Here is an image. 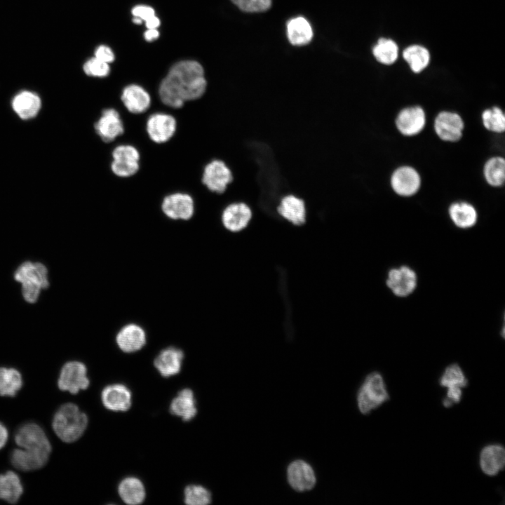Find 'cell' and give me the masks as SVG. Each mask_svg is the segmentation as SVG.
<instances>
[{
  "mask_svg": "<svg viewBox=\"0 0 505 505\" xmlns=\"http://www.w3.org/2000/svg\"><path fill=\"white\" fill-rule=\"evenodd\" d=\"M206 86L202 66L196 61L184 60L171 67L159 86V94L164 105L178 109L186 101L200 98Z\"/></svg>",
  "mask_w": 505,
  "mask_h": 505,
  "instance_id": "cell-1",
  "label": "cell"
},
{
  "mask_svg": "<svg viewBox=\"0 0 505 505\" xmlns=\"http://www.w3.org/2000/svg\"><path fill=\"white\" fill-rule=\"evenodd\" d=\"M15 443L20 447L13 450L11 462L16 469L29 471L43 467L51 452L50 443L37 424L27 422L20 426L15 433Z\"/></svg>",
  "mask_w": 505,
  "mask_h": 505,
  "instance_id": "cell-2",
  "label": "cell"
},
{
  "mask_svg": "<svg viewBox=\"0 0 505 505\" xmlns=\"http://www.w3.org/2000/svg\"><path fill=\"white\" fill-rule=\"evenodd\" d=\"M87 425L86 415L74 403L61 405L54 415L52 422L54 432L65 443L78 440L84 433Z\"/></svg>",
  "mask_w": 505,
  "mask_h": 505,
  "instance_id": "cell-3",
  "label": "cell"
},
{
  "mask_svg": "<svg viewBox=\"0 0 505 505\" xmlns=\"http://www.w3.org/2000/svg\"><path fill=\"white\" fill-rule=\"evenodd\" d=\"M389 399L382 376L377 372L368 375L361 386L358 396V406L361 413L366 415Z\"/></svg>",
  "mask_w": 505,
  "mask_h": 505,
  "instance_id": "cell-4",
  "label": "cell"
},
{
  "mask_svg": "<svg viewBox=\"0 0 505 505\" xmlns=\"http://www.w3.org/2000/svg\"><path fill=\"white\" fill-rule=\"evenodd\" d=\"M89 384L87 369L83 363L69 361L62 368L58 381L60 390L76 394L79 391L87 389Z\"/></svg>",
  "mask_w": 505,
  "mask_h": 505,
  "instance_id": "cell-5",
  "label": "cell"
},
{
  "mask_svg": "<svg viewBox=\"0 0 505 505\" xmlns=\"http://www.w3.org/2000/svg\"><path fill=\"white\" fill-rule=\"evenodd\" d=\"M112 157L111 169L118 177H130L139 170L140 154L133 146L116 147L112 152Z\"/></svg>",
  "mask_w": 505,
  "mask_h": 505,
  "instance_id": "cell-6",
  "label": "cell"
},
{
  "mask_svg": "<svg viewBox=\"0 0 505 505\" xmlns=\"http://www.w3.org/2000/svg\"><path fill=\"white\" fill-rule=\"evenodd\" d=\"M417 278L415 271L408 266L393 268L389 272L386 285L397 297H404L414 292Z\"/></svg>",
  "mask_w": 505,
  "mask_h": 505,
  "instance_id": "cell-7",
  "label": "cell"
},
{
  "mask_svg": "<svg viewBox=\"0 0 505 505\" xmlns=\"http://www.w3.org/2000/svg\"><path fill=\"white\" fill-rule=\"evenodd\" d=\"M230 169L220 160L208 163L203 170L202 182L211 191L222 194L232 181Z\"/></svg>",
  "mask_w": 505,
  "mask_h": 505,
  "instance_id": "cell-8",
  "label": "cell"
},
{
  "mask_svg": "<svg viewBox=\"0 0 505 505\" xmlns=\"http://www.w3.org/2000/svg\"><path fill=\"white\" fill-rule=\"evenodd\" d=\"M161 208L170 219L187 220L194 215V201L189 194L175 193L163 198Z\"/></svg>",
  "mask_w": 505,
  "mask_h": 505,
  "instance_id": "cell-9",
  "label": "cell"
},
{
  "mask_svg": "<svg viewBox=\"0 0 505 505\" xmlns=\"http://www.w3.org/2000/svg\"><path fill=\"white\" fill-rule=\"evenodd\" d=\"M176 125V120L172 115L156 113L147 119V132L153 142L164 143L175 134Z\"/></svg>",
  "mask_w": 505,
  "mask_h": 505,
  "instance_id": "cell-10",
  "label": "cell"
},
{
  "mask_svg": "<svg viewBox=\"0 0 505 505\" xmlns=\"http://www.w3.org/2000/svg\"><path fill=\"white\" fill-rule=\"evenodd\" d=\"M434 128L441 140L455 142L462 137L464 122L461 116L456 113L442 112L435 119Z\"/></svg>",
  "mask_w": 505,
  "mask_h": 505,
  "instance_id": "cell-11",
  "label": "cell"
},
{
  "mask_svg": "<svg viewBox=\"0 0 505 505\" xmlns=\"http://www.w3.org/2000/svg\"><path fill=\"white\" fill-rule=\"evenodd\" d=\"M95 130L103 142L109 143L114 141L124 132L119 112L112 108L104 109L95 123Z\"/></svg>",
  "mask_w": 505,
  "mask_h": 505,
  "instance_id": "cell-12",
  "label": "cell"
},
{
  "mask_svg": "<svg viewBox=\"0 0 505 505\" xmlns=\"http://www.w3.org/2000/svg\"><path fill=\"white\" fill-rule=\"evenodd\" d=\"M287 476L290 486L298 492L310 490L316 484L313 469L302 460H296L290 464Z\"/></svg>",
  "mask_w": 505,
  "mask_h": 505,
  "instance_id": "cell-13",
  "label": "cell"
},
{
  "mask_svg": "<svg viewBox=\"0 0 505 505\" xmlns=\"http://www.w3.org/2000/svg\"><path fill=\"white\" fill-rule=\"evenodd\" d=\"M391 184L396 193L403 196H410L419 189L421 179L414 168L403 166L393 172Z\"/></svg>",
  "mask_w": 505,
  "mask_h": 505,
  "instance_id": "cell-14",
  "label": "cell"
},
{
  "mask_svg": "<svg viewBox=\"0 0 505 505\" xmlns=\"http://www.w3.org/2000/svg\"><path fill=\"white\" fill-rule=\"evenodd\" d=\"M11 106L21 119L29 120L36 117L39 114L41 107V100L35 92L22 90L13 96Z\"/></svg>",
  "mask_w": 505,
  "mask_h": 505,
  "instance_id": "cell-15",
  "label": "cell"
},
{
  "mask_svg": "<svg viewBox=\"0 0 505 505\" xmlns=\"http://www.w3.org/2000/svg\"><path fill=\"white\" fill-rule=\"evenodd\" d=\"M104 406L112 411H126L131 406V392L123 384L107 386L101 393Z\"/></svg>",
  "mask_w": 505,
  "mask_h": 505,
  "instance_id": "cell-16",
  "label": "cell"
},
{
  "mask_svg": "<svg viewBox=\"0 0 505 505\" xmlns=\"http://www.w3.org/2000/svg\"><path fill=\"white\" fill-rule=\"evenodd\" d=\"M116 342L123 352L137 351L146 344L145 331L141 326L135 323L126 325L117 333Z\"/></svg>",
  "mask_w": 505,
  "mask_h": 505,
  "instance_id": "cell-17",
  "label": "cell"
},
{
  "mask_svg": "<svg viewBox=\"0 0 505 505\" xmlns=\"http://www.w3.org/2000/svg\"><path fill=\"white\" fill-rule=\"evenodd\" d=\"M426 122L425 113L420 107L403 109L398 114L396 124L398 130L405 135H415L421 132Z\"/></svg>",
  "mask_w": 505,
  "mask_h": 505,
  "instance_id": "cell-18",
  "label": "cell"
},
{
  "mask_svg": "<svg viewBox=\"0 0 505 505\" xmlns=\"http://www.w3.org/2000/svg\"><path fill=\"white\" fill-rule=\"evenodd\" d=\"M183 358L184 353L181 349L170 346L157 355L154 365L161 376L168 377L180 372Z\"/></svg>",
  "mask_w": 505,
  "mask_h": 505,
  "instance_id": "cell-19",
  "label": "cell"
},
{
  "mask_svg": "<svg viewBox=\"0 0 505 505\" xmlns=\"http://www.w3.org/2000/svg\"><path fill=\"white\" fill-rule=\"evenodd\" d=\"M505 465V450L499 444L485 447L480 454V466L487 476H496Z\"/></svg>",
  "mask_w": 505,
  "mask_h": 505,
  "instance_id": "cell-20",
  "label": "cell"
},
{
  "mask_svg": "<svg viewBox=\"0 0 505 505\" xmlns=\"http://www.w3.org/2000/svg\"><path fill=\"white\" fill-rule=\"evenodd\" d=\"M252 217L250 208L243 203H232L228 206L222 215L224 226L231 231L244 229Z\"/></svg>",
  "mask_w": 505,
  "mask_h": 505,
  "instance_id": "cell-21",
  "label": "cell"
},
{
  "mask_svg": "<svg viewBox=\"0 0 505 505\" xmlns=\"http://www.w3.org/2000/svg\"><path fill=\"white\" fill-rule=\"evenodd\" d=\"M121 99L126 108L133 114L144 112L151 105L149 94L142 87L136 84L128 85L124 88Z\"/></svg>",
  "mask_w": 505,
  "mask_h": 505,
  "instance_id": "cell-22",
  "label": "cell"
},
{
  "mask_svg": "<svg viewBox=\"0 0 505 505\" xmlns=\"http://www.w3.org/2000/svg\"><path fill=\"white\" fill-rule=\"evenodd\" d=\"M170 411L173 415L182 417L184 421L193 419L197 412L193 391L190 389L181 390L172 400Z\"/></svg>",
  "mask_w": 505,
  "mask_h": 505,
  "instance_id": "cell-23",
  "label": "cell"
},
{
  "mask_svg": "<svg viewBox=\"0 0 505 505\" xmlns=\"http://www.w3.org/2000/svg\"><path fill=\"white\" fill-rule=\"evenodd\" d=\"M278 213L285 219L295 225L302 224L305 222V206L304 201L292 195L282 198Z\"/></svg>",
  "mask_w": 505,
  "mask_h": 505,
  "instance_id": "cell-24",
  "label": "cell"
},
{
  "mask_svg": "<svg viewBox=\"0 0 505 505\" xmlns=\"http://www.w3.org/2000/svg\"><path fill=\"white\" fill-rule=\"evenodd\" d=\"M23 492L21 480L13 471L0 474V499L8 503H16Z\"/></svg>",
  "mask_w": 505,
  "mask_h": 505,
  "instance_id": "cell-25",
  "label": "cell"
},
{
  "mask_svg": "<svg viewBox=\"0 0 505 505\" xmlns=\"http://www.w3.org/2000/svg\"><path fill=\"white\" fill-rule=\"evenodd\" d=\"M287 35L290 42L295 46L307 44L313 37L309 22L303 17H296L287 24Z\"/></svg>",
  "mask_w": 505,
  "mask_h": 505,
  "instance_id": "cell-26",
  "label": "cell"
},
{
  "mask_svg": "<svg viewBox=\"0 0 505 505\" xmlns=\"http://www.w3.org/2000/svg\"><path fill=\"white\" fill-rule=\"evenodd\" d=\"M119 494L122 500L130 505L141 504L145 499V490L140 479L135 477L124 478L119 485Z\"/></svg>",
  "mask_w": 505,
  "mask_h": 505,
  "instance_id": "cell-27",
  "label": "cell"
},
{
  "mask_svg": "<svg viewBox=\"0 0 505 505\" xmlns=\"http://www.w3.org/2000/svg\"><path fill=\"white\" fill-rule=\"evenodd\" d=\"M449 215L453 223L462 229L472 227L478 218L475 208L466 202L452 204L449 208Z\"/></svg>",
  "mask_w": 505,
  "mask_h": 505,
  "instance_id": "cell-28",
  "label": "cell"
},
{
  "mask_svg": "<svg viewBox=\"0 0 505 505\" xmlns=\"http://www.w3.org/2000/svg\"><path fill=\"white\" fill-rule=\"evenodd\" d=\"M22 386V375L14 368H0V396H15Z\"/></svg>",
  "mask_w": 505,
  "mask_h": 505,
  "instance_id": "cell-29",
  "label": "cell"
},
{
  "mask_svg": "<svg viewBox=\"0 0 505 505\" xmlns=\"http://www.w3.org/2000/svg\"><path fill=\"white\" fill-rule=\"evenodd\" d=\"M403 58L409 64L411 69L418 73L422 71L429 64V51L421 46L413 45L403 51Z\"/></svg>",
  "mask_w": 505,
  "mask_h": 505,
  "instance_id": "cell-30",
  "label": "cell"
},
{
  "mask_svg": "<svg viewBox=\"0 0 505 505\" xmlns=\"http://www.w3.org/2000/svg\"><path fill=\"white\" fill-rule=\"evenodd\" d=\"M486 181L492 186L499 187L505 180V161L501 157L489 159L484 167Z\"/></svg>",
  "mask_w": 505,
  "mask_h": 505,
  "instance_id": "cell-31",
  "label": "cell"
},
{
  "mask_svg": "<svg viewBox=\"0 0 505 505\" xmlns=\"http://www.w3.org/2000/svg\"><path fill=\"white\" fill-rule=\"evenodd\" d=\"M372 52L379 62L390 65L394 62L398 57V46L391 39H380L373 48Z\"/></svg>",
  "mask_w": 505,
  "mask_h": 505,
  "instance_id": "cell-32",
  "label": "cell"
},
{
  "mask_svg": "<svg viewBox=\"0 0 505 505\" xmlns=\"http://www.w3.org/2000/svg\"><path fill=\"white\" fill-rule=\"evenodd\" d=\"M467 384L468 380L457 364L447 366L440 379V385L446 388H464Z\"/></svg>",
  "mask_w": 505,
  "mask_h": 505,
  "instance_id": "cell-33",
  "label": "cell"
},
{
  "mask_svg": "<svg viewBox=\"0 0 505 505\" xmlns=\"http://www.w3.org/2000/svg\"><path fill=\"white\" fill-rule=\"evenodd\" d=\"M483 123L489 130L495 133H502L505 129V116L499 107H494L491 109H486L482 114Z\"/></svg>",
  "mask_w": 505,
  "mask_h": 505,
  "instance_id": "cell-34",
  "label": "cell"
},
{
  "mask_svg": "<svg viewBox=\"0 0 505 505\" xmlns=\"http://www.w3.org/2000/svg\"><path fill=\"white\" fill-rule=\"evenodd\" d=\"M184 502L189 505H206L211 502V494L203 486L190 485L184 489Z\"/></svg>",
  "mask_w": 505,
  "mask_h": 505,
  "instance_id": "cell-35",
  "label": "cell"
},
{
  "mask_svg": "<svg viewBox=\"0 0 505 505\" xmlns=\"http://www.w3.org/2000/svg\"><path fill=\"white\" fill-rule=\"evenodd\" d=\"M83 69L86 75L93 77H105L109 74L110 70L108 63L95 57L84 63Z\"/></svg>",
  "mask_w": 505,
  "mask_h": 505,
  "instance_id": "cell-36",
  "label": "cell"
},
{
  "mask_svg": "<svg viewBox=\"0 0 505 505\" xmlns=\"http://www.w3.org/2000/svg\"><path fill=\"white\" fill-rule=\"evenodd\" d=\"M241 10L245 12H262L271 6V0H231Z\"/></svg>",
  "mask_w": 505,
  "mask_h": 505,
  "instance_id": "cell-37",
  "label": "cell"
},
{
  "mask_svg": "<svg viewBox=\"0 0 505 505\" xmlns=\"http://www.w3.org/2000/svg\"><path fill=\"white\" fill-rule=\"evenodd\" d=\"M22 283V295L25 299L29 303H34L37 300L41 289L40 284L34 278L27 279Z\"/></svg>",
  "mask_w": 505,
  "mask_h": 505,
  "instance_id": "cell-38",
  "label": "cell"
},
{
  "mask_svg": "<svg viewBox=\"0 0 505 505\" xmlns=\"http://www.w3.org/2000/svg\"><path fill=\"white\" fill-rule=\"evenodd\" d=\"M14 277L16 281L21 283L29 278H34L36 280L34 263L31 262H25L22 263L16 269Z\"/></svg>",
  "mask_w": 505,
  "mask_h": 505,
  "instance_id": "cell-39",
  "label": "cell"
},
{
  "mask_svg": "<svg viewBox=\"0 0 505 505\" xmlns=\"http://www.w3.org/2000/svg\"><path fill=\"white\" fill-rule=\"evenodd\" d=\"M446 397L443 400V404L445 407L449 408L454 403H458L462 398V388L460 387H450L447 388Z\"/></svg>",
  "mask_w": 505,
  "mask_h": 505,
  "instance_id": "cell-40",
  "label": "cell"
},
{
  "mask_svg": "<svg viewBox=\"0 0 505 505\" xmlns=\"http://www.w3.org/2000/svg\"><path fill=\"white\" fill-rule=\"evenodd\" d=\"M132 14L134 17H137L142 21L146 22L150 18L155 15V12L150 6L139 5L132 9Z\"/></svg>",
  "mask_w": 505,
  "mask_h": 505,
  "instance_id": "cell-41",
  "label": "cell"
},
{
  "mask_svg": "<svg viewBox=\"0 0 505 505\" xmlns=\"http://www.w3.org/2000/svg\"><path fill=\"white\" fill-rule=\"evenodd\" d=\"M35 276L37 281L41 285V288H46L49 285L48 279V271L46 267L41 263H34Z\"/></svg>",
  "mask_w": 505,
  "mask_h": 505,
  "instance_id": "cell-42",
  "label": "cell"
},
{
  "mask_svg": "<svg viewBox=\"0 0 505 505\" xmlns=\"http://www.w3.org/2000/svg\"><path fill=\"white\" fill-rule=\"evenodd\" d=\"M95 58L107 63L111 62L114 59V55L110 48L107 46H99L95 51Z\"/></svg>",
  "mask_w": 505,
  "mask_h": 505,
  "instance_id": "cell-43",
  "label": "cell"
},
{
  "mask_svg": "<svg viewBox=\"0 0 505 505\" xmlns=\"http://www.w3.org/2000/svg\"><path fill=\"white\" fill-rule=\"evenodd\" d=\"M8 437L6 427L0 422V450L6 445Z\"/></svg>",
  "mask_w": 505,
  "mask_h": 505,
  "instance_id": "cell-44",
  "label": "cell"
},
{
  "mask_svg": "<svg viewBox=\"0 0 505 505\" xmlns=\"http://www.w3.org/2000/svg\"><path fill=\"white\" fill-rule=\"evenodd\" d=\"M144 39L148 41H152L157 39L159 36V32L156 29H148L144 32Z\"/></svg>",
  "mask_w": 505,
  "mask_h": 505,
  "instance_id": "cell-45",
  "label": "cell"
},
{
  "mask_svg": "<svg viewBox=\"0 0 505 505\" xmlns=\"http://www.w3.org/2000/svg\"><path fill=\"white\" fill-rule=\"evenodd\" d=\"M147 29H156L160 25L159 19L154 15L145 22Z\"/></svg>",
  "mask_w": 505,
  "mask_h": 505,
  "instance_id": "cell-46",
  "label": "cell"
},
{
  "mask_svg": "<svg viewBox=\"0 0 505 505\" xmlns=\"http://www.w3.org/2000/svg\"><path fill=\"white\" fill-rule=\"evenodd\" d=\"M133 22L135 24H141L143 21L137 17H134L133 19Z\"/></svg>",
  "mask_w": 505,
  "mask_h": 505,
  "instance_id": "cell-47",
  "label": "cell"
}]
</instances>
